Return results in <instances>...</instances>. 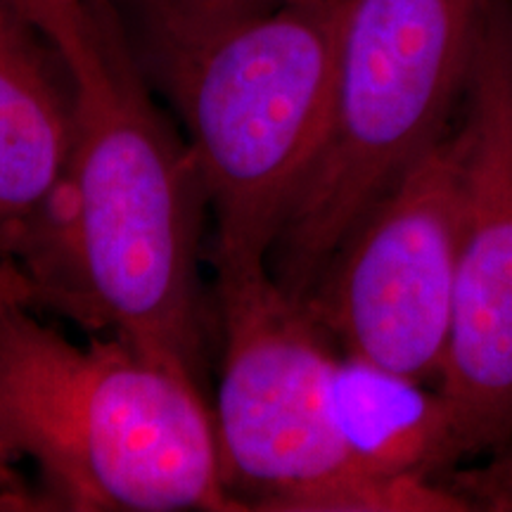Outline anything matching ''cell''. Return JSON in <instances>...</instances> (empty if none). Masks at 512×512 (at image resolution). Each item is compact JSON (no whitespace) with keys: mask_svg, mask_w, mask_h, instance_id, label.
<instances>
[{"mask_svg":"<svg viewBox=\"0 0 512 512\" xmlns=\"http://www.w3.org/2000/svg\"><path fill=\"white\" fill-rule=\"evenodd\" d=\"M76 79V145L48 226L19 254L36 309L202 384L207 299L202 283L207 195L183 133L159 110L112 17L93 0Z\"/></svg>","mask_w":512,"mask_h":512,"instance_id":"cell-1","label":"cell"},{"mask_svg":"<svg viewBox=\"0 0 512 512\" xmlns=\"http://www.w3.org/2000/svg\"><path fill=\"white\" fill-rule=\"evenodd\" d=\"M351 0H131L133 46L195 157L216 273L268 268L335 102Z\"/></svg>","mask_w":512,"mask_h":512,"instance_id":"cell-2","label":"cell"},{"mask_svg":"<svg viewBox=\"0 0 512 512\" xmlns=\"http://www.w3.org/2000/svg\"><path fill=\"white\" fill-rule=\"evenodd\" d=\"M0 460L50 510L230 512L202 384L119 337L76 344L29 306L0 318Z\"/></svg>","mask_w":512,"mask_h":512,"instance_id":"cell-3","label":"cell"},{"mask_svg":"<svg viewBox=\"0 0 512 512\" xmlns=\"http://www.w3.org/2000/svg\"><path fill=\"white\" fill-rule=\"evenodd\" d=\"M489 10L491 0H351L328 133L268 254L294 297H309L351 230L451 131Z\"/></svg>","mask_w":512,"mask_h":512,"instance_id":"cell-4","label":"cell"},{"mask_svg":"<svg viewBox=\"0 0 512 512\" xmlns=\"http://www.w3.org/2000/svg\"><path fill=\"white\" fill-rule=\"evenodd\" d=\"M221 475L238 510L463 512L453 489L356 472L332 430L337 349L309 306L268 268L216 273Z\"/></svg>","mask_w":512,"mask_h":512,"instance_id":"cell-5","label":"cell"},{"mask_svg":"<svg viewBox=\"0 0 512 512\" xmlns=\"http://www.w3.org/2000/svg\"><path fill=\"white\" fill-rule=\"evenodd\" d=\"M465 209L467 136L460 124L384 192L302 299L339 351L415 380H439Z\"/></svg>","mask_w":512,"mask_h":512,"instance_id":"cell-6","label":"cell"},{"mask_svg":"<svg viewBox=\"0 0 512 512\" xmlns=\"http://www.w3.org/2000/svg\"><path fill=\"white\" fill-rule=\"evenodd\" d=\"M467 209L437 389L467 453L512 439V8L491 0L465 91Z\"/></svg>","mask_w":512,"mask_h":512,"instance_id":"cell-7","label":"cell"},{"mask_svg":"<svg viewBox=\"0 0 512 512\" xmlns=\"http://www.w3.org/2000/svg\"><path fill=\"white\" fill-rule=\"evenodd\" d=\"M76 79L60 46L0 0V259L48 226L76 145ZM17 268V266H15Z\"/></svg>","mask_w":512,"mask_h":512,"instance_id":"cell-8","label":"cell"},{"mask_svg":"<svg viewBox=\"0 0 512 512\" xmlns=\"http://www.w3.org/2000/svg\"><path fill=\"white\" fill-rule=\"evenodd\" d=\"M332 430L356 472L434 482L467 456L439 389L337 349L330 366Z\"/></svg>","mask_w":512,"mask_h":512,"instance_id":"cell-9","label":"cell"},{"mask_svg":"<svg viewBox=\"0 0 512 512\" xmlns=\"http://www.w3.org/2000/svg\"><path fill=\"white\" fill-rule=\"evenodd\" d=\"M38 29L60 46L64 57L74 55L86 41L93 22V0H8Z\"/></svg>","mask_w":512,"mask_h":512,"instance_id":"cell-10","label":"cell"},{"mask_svg":"<svg viewBox=\"0 0 512 512\" xmlns=\"http://www.w3.org/2000/svg\"><path fill=\"white\" fill-rule=\"evenodd\" d=\"M451 482L470 510L512 512V446L498 451L491 463L456 472Z\"/></svg>","mask_w":512,"mask_h":512,"instance_id":"cell-11","label":"cell"},{"mask_svg":"<svg viewBox=\"0 0 512 512\" xmlns=\"http://www.w3.org/2000/svg\"><path fill=\"white\" fill-rule=\"evenodd\" d=\"M29 510H50L34 486H27V482L12 479L0 470V512H29Z\"/></svg>","mask_w":512,"mask_h":512,"instance_id":"cell-12","label":"cell"},{"mask_svg":"<svg viewBox=\"0 0 512 512\" xmlns=\"http://www.w3.org/2000/svg\"><path fill=\"white\" fill-rule=\"evenodd\" d=\"M0 302L29 306L36 311V290L34 285L17 271L15 266L0 259Z\"/></svg>","mask_w":512,"mask_h":512,"instance_id":"cell-13","label":"cell"},{"mask_svg":"<svg viewBox=\"0 0 512 512\" xmlns=\"http://www.w3.org/2000/svg\"><path fill=\"white\" fill-rule=\"evenodd\" d=\"M8 306H10V304L0 302V318H3V313H5V309H8ZM0 470H3V472H5V475H10L12 479H19V482H24V479H22V477H19V475H15V472H10V470H8V467H5V465H3V460H0Z\"/></svg>","mask_w":512,"mask_h":512,"instance_id":"cell-14","label":"cell"},{"mask_svg":"<svg viewBox=\"0 0 512 512\" xmlns=\"http://www.w3.org/2000/svg\"><path fill=\"white\" fill-rule=\"evenodd\" d=\"M107 3H131V0H107ZM219 3H268V0H219Z\"/></svg>","mask_w":512,"mask_h":512,"instance_id":"cell-15","label":"cell"},{"mask_svg":"<svg viewBox=\"0 0 512 512\" xmlns=\"http://www.w3.org/2000/svg\"><path fill=\"white\" fill-rule=\"evenodd\" d=\"M510 8H512V0H510Z\"/></svg>","mask_w":512,"mask_h":512,"instance_id":"cell-16","label":"cell"}]
</instances>
